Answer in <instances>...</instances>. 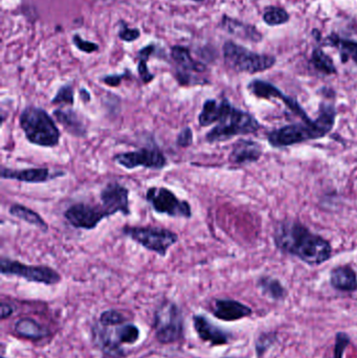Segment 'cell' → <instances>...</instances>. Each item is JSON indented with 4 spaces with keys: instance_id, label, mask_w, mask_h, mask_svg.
Here are the masks:
<instances>
[{
    "instance_id": "33",
    "label": "cell",
    "mask_w": 357,
    "mask_h": 358,
    "mask_svg": "<svg viewBox=\"0 0 357 358\" xmlns=\"http://www.w3.org/2000/svg\"><path fill=\"white\" fill-rule=\"evenodd\" d=\"M73 42L75 44V48L81 52H86V54H92V52H98L99 45L94 42L86 41V40L82 39L80 35H73Z\"/></svg>"
},
{
    "instance_id": "41",
    "label": "cell",
    "mask_w": 357,
    "mask_h": 358,
    "mask_svg": "<svg viewBox=\"0 0 357 358\" xmlns=\"http://www.w3.org/2000/svg\"><path fill=\"white\" fill-rule=\"evenodd\" d=\"M1 358H4V357H1Z\"/></svg>"
},
{
    "instance_id": "31",
    "label": "cell",
    "mask_w": 357,
    "mask_h": 358,
    "mask_svg": "<svg viewBox=\"0 0 357 358\" xmlns=\"http://www.w3.org/2000/svg\"><path fill=\"white\" fill-rule=\"evenodd\" d=\"M99 322L106 324V325H115V324L125 323V322H127V317L119 311L109 309V310L101 313Z\"/></svg>"
},
{
    "instance_id": "8",
    "label": "cell",
    "mask_w": 357,
    "mask_h": 358,
    "mask_svg": "<svg viewBox=\"0 0 357 358\" xmlns=\"http://www.w3.org/2000/svg\"><path fill=\"white\" fill-rule=\"evenodd\" d=\"M123 234L132 241L161 257L167 256L168 250L178 241L174 231L161 227H124Z\"/></svg>"
},
{
    "instance_id": "10",
    "label": "cell",
    "mask_w": 357,
    "mask_h": 358,
    "mask_svg": "<svg viewBox=\"0 0 357 358\" xmlns=\"http://www.w3.org/2000/svg\"><path fill=\"white\" fill-rule=\"evenodd\" d=\"M146 199L157 214L167 215L174 218L190 219L192 217L190 203L186 200H180L167 187H150L147 191Z\"/></svg>"
},
{
    "instance_id": "35",
    "label": "cell",
    "mask_w": 357,
    "mask_h": 358,
    "mask_svg": "<svg viewBox=\"0 0 357 358\" xmlns=\"http://www.w3.org/2000/svg\"><path fill=\"white\" fill-rule=\"evenodd\" d=\"M350 338L346 334H337V341H335V358H343L344 351L346 347L349 345Z\"/></svg>"
},
{
    "instance_id": "26",
    "label": "cell",
    "mask_w": 357,
    "mask_h": 358,
    "mask_svg": "<svg viewBox=\"0 0 357 358\" xmlns=\"http://www.w3.org/2000/svg\"><path fill=\"white\" fill-rule=\"evenodd\" d=\"M310 64L316 71L325 76L335 75L337 73V66L333 59L320 48H316L312 50Z\"/></svg>"
},
{
    "instance_id": "36",
    "label": "cell",
    "mask_w": 357,
    "mask_h": 358,
    "mask_svg": "<svg viewBox=\"0 0 357 358\" xmlns=\"http://www.w3.org/2000/svg\"><path fill=\"white\" fill-rule=\"evenodd\" d=\"M128 76H130L129 71H125V73H122V75H110V76H105L101 79V81L103 83L106 84V85L111 86V87H117V86L121 85L122 81L125 78H127Z\"/></svg>"
},
{
    "instance_id": "14",
    "label": "cell",
    "mask_w": 357,
    "mask_h": 358,
    "mask_svg": "<svg viewBox=\"0 0 357 358\" xmlns=\"http://www.w3.org/2000/svg\"><path fill=\"white\" fill-rule=\"evenodd\" d=\"M109 214L103 206L87 203H75L64 212V218L75 229H94L103 219L108 218Z\"/></svg>"
},
{
    "instance_id": "16",
    "label": "cell",
    "mask_w": 357,
    "mask_h": 358,
    "mask_svg": "<svg viewBox=\"0 0 357 358\" xmlns=\"http://www.w3.org/2000/svg\"><path fill=\"white\" fill-rule=\"evenodd\" d=\"M263 155V148L260 143L247 138H240L233 145L228 161L234 165H247L257 163Z\"/></svg>"
},
{
    "instance_id": "29",
    "label": "cell",
    "mask_w": 357,
    "mask_h": 358,
    "mask_svg": "<svg viewBox=\"0 0 357 358\" xmlns=\"http://www.w3.org/2000/svg\"><path fill=\"white\" fill-rule=\"evenodd\" d=\"M155 44H148V45L143 48L140 52H138V71L140 75V80L143 83L148 84L154 80V75L149 71L148 66H147V61L150 58L151 55L154 52Z\"/></svg>"
},
{
    "instance_id": "2",
    "label": "cell",
    "mask_w": 357,
    "mask_h": 358,
    "mask_svg": "<svg viewBox=\"0 0 357 358\" xmlns=\"http://www.w3.org/2000/svg\"><path fill=\"white\" fill-rule=\"evenodd\" d=\"M274 243L280 252L310 266L323 264L333 256L330 242L297 220L281 221L275 229Z\"/></svg>"
},
{
    "instance_id": "38",
    "label": "cell",
    "mask_w": 357,
    "mask_h": 358,
    "mask_svg": "<svg viewBox=\"0 0 357 358\" xmlns=\"http://www.w3.org/2000/svg\"><path fill=\"white\" fill-rule=\"evenodd\" d=\"M14 309L10 305L6 304V303H1V319L6 320L8 317L13 315Z\"/></svg>"
},
{
    "instance_id": "30",
    "label": "cell",
    "mask_w": 357,
    "mask_h": 358,
    "mask_svg": "<svg viewBox=\"0 0 357 358\" xmlns=\"http://www.w3.org/2000/svg\"><path fill=\"white\" fill-rule=\"evenodd\" d=\"M52 104L73 105L75 103V90L69 84L61 86L52 100Z\"/></svg>"
},
{
    "instance_id": "17",
    "label": "cell",
    "mask_w": 357,
    "mask_h": 358,
    "mask_svg": "<svg viewBox=\"0 0 357 358\" xmlns=\"http://www.w3.org/2000/svg\"><path fill=\"white\" fill-rule=\"evenodd\" d=\"M64 172H56L52 174L48 168H29V169L14 170L2 168L0 176L3 179L21 181L25 183H43L60 176H64Z\"/></svg>"
},
{
    "instance_id": "25",
    "label": "cell",
    "mask_w": 357,
    "mask_h": 358,
    "mask_svg": "<svg viewBox=\"0 0 357 358\" xmlns=\"http://www.w3.org/2000/svg\"><path fill=\"white\" fill-rule=\"evenodd\" d=\"M8 212L15 218L20 219V220L24 221L29 224L34 225V227H38L45 233L48 231V224L46 221L37 212L22 206V204H12Z\"/></svg>"
},
{
    "instance_id": "22",
    "label": "cell",
    "mask_w": 357,
    "mask_h": 358,
    "mask_svg": "<svg viewBox=\"0 0 357 358\" xmlns=\"http://www.w3.org/2000/svg\"><path fill=\"white\" fill-rule=\"evenodd\" d=\"M330 284L339 292H356L357 289L356 273L350 265L335 267L330 273Z\"/></svg>"
},
{
    "instance_id": "23",
    "label": "cell",
    "mask_w": 357,
    "mask_h": 358,
    "mask_svg": "<svg viewBox=\"0 0 357 358\" xmlns=\"http://www.w3.org/2000/svg\"><path fill=\"white\" fill-rule=\"evenodd\" d=\"M54 117L66 131L79 138L86 136V127L77 111L73 109H56Z\"/></svg>"
},
{
    "instance_id": "1",
    "label": "cell",
    "mask_w": 357,
    "mask_h": 358,
    "mask_svg": "<svg viewBox=\"0 0 357 358\" xmlns=\"http://www.w3.org/2000/svg\"><path fill=\"white\" fill-rule=\"evenodd\" d=\"M201 127H209L216 124L211 131L205 134V141L210 144L226 142L235 136H249L259 131V121L249 111L235 107L226 98L217 101L209 99L203 103L199 113Z\"/></svg>"
},
{
    "instance_id": "19",
    "label": "cell",
    "mask_w": 357,
    "mask_h": 358,
    "mask_svg": "<svg viewBox=\"0 0 357 358\" xmlns=\"http://www.w3.org/2000/svg\"><path fill=\"white\" fill-rule=\"evenodd\" d=\"M195 331L203 342L210 343L212 346H222L228 344L230 336L221 328L214 325L205 315H197L193 317Z\"/></svg>"
},
{
    "instance_id": "5",
    "label": "cell",
    "mask_w": 357,
    "mask_h": 358,
    "mask_svg": "<svg viewBox=\"0 0 357 358\" xmlns=\"http://www.w3.org/2000/svg\"><path fill=\"white\" fill-rule=\"evenodd\" d=\"M19 125L31 144L44 148H54L60 143L61 132L44 109L27 106L19 117Z\"/></svg>"
},
{
    "instance_id": "40",
    "label": "cell",
    "mask_w": 357,
    "mask_h": 358,
    "mask_svg": "<svg viewBox=\"0 0 357 358\" xmlns=\"http://www.w3.org/2000/svg\"><path fill=\"white\" fill-rule=\"evenodd\" d=\"M193 1L201 2L205 1V0H193Z\"/></svg>"
},
{
    "instance_id": "28",
    "label": "cell",
    "mask_w": 357,
    "mask_h": 358,
    "mask_svg": "<svg viewBox=\"0 0 357 358\" xmlns=\"http://www.w3.org/2000/svg\"><path fill=\"white\" fill-rule=\"evenodd\" d=\"M262 19L268 27H280L291 20V15L285 8L280 6H266Z\"/></svg>"
},
{
    "instance_id": "37",
    "label": "cell",
    "mask_w": 357,
    "mask_h": 358,
    "mask_svg": "<svg viewBox=\"0 0 357 358\" xmlns=\"http://www.w3.org/2000/svg\"><path fill=\"white\" fill-rule=\"evenodd\" d=\"M274 340H272V336H270V334H265V336H262L261 338L258 340L257 344H256V349H257L258 355H261L262 352H265L266 349L268 348V346H266V343H272Z\"/></svg>"
},
{
    "instance_id": "34",
    "label": "cell",
    "mask_w": 357,
    "mask_h": 358,
    "mask_svg": "<svg viewBox=\"0 0 357 358\" xmlns=\"http://www.w3.org/2000/svg\"><path fill=\"white\" fill-rule=\"evenodd\" d=\"M176 144L180 148H188L193 144V131L190 127L182 128L176 138Z\"/></svg>"
},
{
    "instance_id": "21",
    "label": "cell",
    "mask_w": 357,
    "mask_h": 358,
    "mask_svg": "<svg viewBox=\"0 0 357 358\" xmlns=\"http://www.w3.org/2000/svg\"><path fill=\"white\" fill-rule=\"evenodd\" d=\"M322 41L323 46H330V48H335L339 50L340 58L343 64L349 61H354L357 64V41L356 40L348 39V38H343L337 34L331 33Z\"/></svg>"
},
{
    "instance_id": "32",
    "label": "cell",
    "mask_w": 357,
    "mask_h": 358,
    "mask_svg": "<svg viewBox=\"0 0 357 358\" xmlns=\"http://www.w3.org/2000/svg\"><path fill=\"white\" fill-rule=\"evenodd\" d=\"M140 37V31L138 29H131L127 23L119 22V38L125 42H133Z\"/></svg>"
},
{
    "instance_id": "6",
    "label": "cell",
    "mask_w": 357,
    "mask_h": 358,
    "mask_svg": "<svg viewBox=\"0 0 357 358\" xmlns=\"http://www.w3.org/2000/svg\"><path fill=\"white\" fill-rule=\"evenodd\" d=\"M222 52L226 66L239 73H263L272 69L277 63V58L272 55L252 52L233 41L224 42Z\"/></svg>"
},
{
    "instance_id": "20",
    "label": "cell",
    "mask_w": 357,
    "mask_h": 358,
    "mask_svg": "<svg viewBox=\"0 0 357 358\" xmlns=\"http://www.w3.org/2000/svg\"><path fill=\"white\" fill-rule=\"evenodd\" d=\"M212 313L217 319L224 322H234L249 317L253 313L251 307L228 299L215 300Z\"/></svg>"
},
{
    "instance_id": "13",
    "label": "cell",
    "mask_w": 357,
    "mask_h": 358,
    "mask_svg": "<svg viewBox=\"0 0 357 358\" xmlns=\"http://www.w3.org/2000/svg\"><path fill=\"white\" fill-rule=\"evenodd\" d=\"M247 90L258 99H264V100H280L283 104L296 115L300 117L303 122H312L309 115H307L303 107L300 105L296 99L285 94L282 90H279L276 85L264 80L255 79L249 82L247 85Z\"/></svg>"
},
{
    "instance_id": "3",
    "label": "cell",
    "mask_w": 357,
    "mask_h": 358,
    "mask_svg": "<svg viewBox=\"0 0 357 358\" xmlns=\"http://www.w3.org/2000/svg\"><path fill=\"white\" fill-rule=\"evenodd\" d=\"M337 111L331 102L321 103L319 115L312 122L289 124L268 134V142L274 148H286L308 141L320 140L333 131Z\"/></svg>"
},
{
    "instance_id": "39",
    "label": "cell",
    "mask_w": 357,
    "mask_h": 358,
    "mask_svg": "<svg viewBox=\"0 0 357 358\" xmlns=\"http://www.w3.org/2000/svg\"><path fill=\"white\" fill-rule=\"evenodd\" d=\"M79 94L80 98H81V100L83 101L84 103L90 102V100H92V96H90L89 92H88V90H85V88H81Z\"/></svg>"
},
{
    "instance_id": "27",
    "label": "cell",
    "mask_w": 357,
    "mask_h": 358,
    "mask_svg": "<svg viewBox=\"0 0 357 358\" xmlns=\"http://www.w3.org/2000/svg\"><path fill=\"white\" fill-rule=\"evenodd\" d=\"M258 286L264 294L274 299L282 300L286 296L287 292L279 280L272 277H261L258 280Z\"/></svg>"
},
{
    "instance_id": "12",
    "label": "cell",
    "mask_w": 357,
    "mask_h": 358,
    "mask_svg": "<svg viewBox=\"0 0 357 358\" xmlns=\"http://www.w3.org/2000/svg\"><path fill=\"white\" fill-rule=\"evenodd\" d=\"M171 58L176 65V79L180 85H197L203 84V80L197 77V73L207 71L203 63L195 60L191 56L190 50L182 45H174L171 48Z\"/></svg>"
},
{
    "instance_id": "15",
    "label": "cell",
    "mask_w": 357,
    "mask_h": 358,
    "mask_svg": "<svg viewBox=\"0 0 357 358\" xmlns=\"http://www.w3.org/2000/svg\"><path fill=\"white\" fill-rule=\"evenodd\" d=\"M101 201L103 208L108 213L109 216L122 213L124 216H129V189L117 181L106 185L101 191Z\"/></svg>"
},
{
    "instance_id": "18",
    "label": "cell",
    "mask_w": 357,
    "mask_h": 358,
    "mask_svg": "<svg viewBox=\"0 0 357 358\" xmlns=\"http://www.w3.org/2000/svg\"><path fill=\"white\" fill-rule=\"evenodd\" d=\"M219 27L230 35L234 36L238 39L245 40V41L259 43L263 40V35L255 25L232 18L228 15L222 16Z\"/></svg>"
},
{
    "instance_id": "9",
    "label": "cell",
    "mask_w": 357,
    "mask_h": 358,
    "mask_svg": "<svg viewBox=\"0 0 357 358\" xmlns=\"http://www.w3.org/2000/svg\"><path fill=\"white\" fill-rule=\"evenodd\" d=\"M0 271L3 275H15L22 278L27 282L44 284V285H56L60 283L61 275L52 267L44 265H27L19 261L1 258L0 260Z\"/></svg>"
},
{
    "instance_id": "4",
    "label": "cell",
    "mask_w": 357,
    "mask_h": 358,
    "mask_svg": "<svg viewBox=\"0 0 357 358\" xmlns=\"http://www.w3.org/2000/svg\"><path fill=\"white\" fill-rule=\"evenodd\" d=\"M140 336V329L128 322L106 325L98 321L92 326V343L107 357H125L124 345L136 344Z\"/></svg>"
},
{
    "instance_id": "7",
    "label": "cell",
    "mask_w": 357,
    "mask_h": 358,
    "mask_svg": "<svg viewBox=\"0 0 357 358\" xmlns=\"http://www.w3.org/2000/svg\"><path fill=\"white\" fill-rule=\"evenodd\" d=\"M184 315L175 303L163 301L154 313L155 338L161 344H174L184 338Z\"/></svg>"
},
{
    "instance_id": "11",
    "label": "cell",
    "mask_w": 357,
    "mask_h": 358,
    "mask_svg": "<svg viewBox=\"0 0 357 358\" xmlns=\"http://www.w3.org/2000/svg\"><path fill=\"white\" fill-rule=\"evenodd\" d=\"M113 161L127 170L143 167L145 169L161 170L167 167V157L157 147H147L129 152L119 153L113 157Z\"/></svg>"
},
{
    "instance_id": "24",
    "label": "cell",
    "mask_w": 357,
    "mask_h": 358,
    "mask_svg": "<svg viewBox=\"0 0 357 358\" xmlns=\"http://www.w3.org/2000/svg\"><path fill=\"white\" fill-rule=\"evenodd\" d=\"M15 332L21 338L29 341H40L50 336V330L40 325L35 320L23 317L15 323Z\"/></svg>"
}]
</instances>
